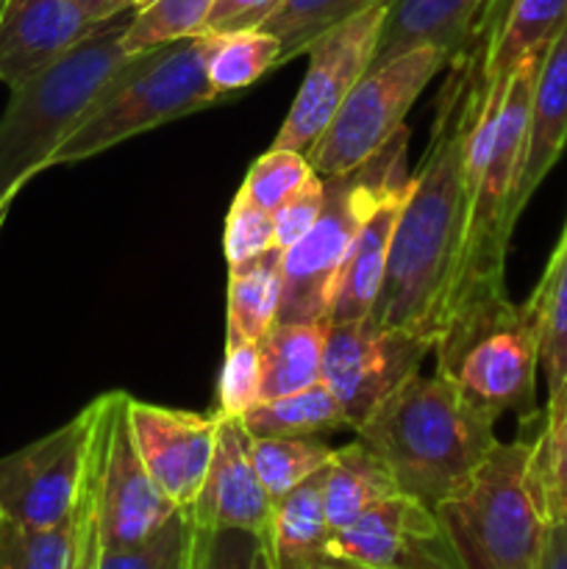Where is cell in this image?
<instances>
[{
  "instance_id": "6da1fadb",
  "label": "cell",
  "mask_w": 567,
  "mask_h": 569,
  "mask_svg": "<svg viewBox=\"0 0 567 569\" xmlns=\"http://www.w3.org/2000/svg\"><path fill=\"white\" fill-rule=\"evenodd\" d=\"M481 44L448 61L426 153L411 172L389 242L381 292L370 315L381 326L406 328L431 342L448 317L459 272L465 239V139L484 81Z\"/></svg>"
},
{
  "instance_id": "7a4b0ae2",
  "label": "cell",
  "mask_w": 567,
  "mask_h": 569,
  "mask_svg": "<svg viewBox=\"0 0 567 569\" xmlns=\"http://www.w3.org/2000/svg\"><path fill=\"white\" fill-rule=\"evenodd\" d=\"M495 422L442 376L417 372L354 433L387 465L400 495L437 509L498 442Z\"/></svg>"
},
{
  "instance_id": "3957f363",
  "label": "cell",
  "mask_w": 567,
  "mask_h": 569,
  "mask_svg": "<svg viewBox=\"0 0 567 569\" xmlns=\"http://www.w3.org/2000/svg\"><path fill=\"white\" fill-rule=\"evenodd\" d=\"M131 14L100 22L48 70L9 89V106L0 117V206L48 170L61 144L133 59L122 44Z\"/></svg>"
},
{
  "instance_id": "277c9868",
  "label": "cell",
  "mask_w": 567,
  "mask_h": 569,
  "mask_svg": "<svg viewBox=\"0 0 567 569\" xmlns=\"http://www.w3.org/2000/svg\"><path fill=\"white\" fill-rule=\"evenodd\" d=\"M537 437L495 442L437 520L459 569H539L550 517L537 478Z\"/></svg>"
},
{
  "instance_id": "5b68a950",
  "label": "cell",
  "mask_w": 567,
  "mask_h": 569,
  "mask_svg": "<svg viewBox=\"0 0 567 569\" xmlns=\"http://www.w3.org/2000/svg\"><path fill=\"white\" fill-rule=\"evenodd\" d=\"M437 376L489 417H537L539 328L528 303L504 289L470 295L450 309L434 339Z\"/></svg>"
},
{
  "instance_id": "8992f818",
  "label": "cell",
  "mask_w": 567,
  "mask_h": 569,
  "mask_svg": "<svg viewBox=\"0 0 567 569\" xmlns=\"http://www.w3.org/2000/svg\"><path fill=\"white\" fill-rule=\"evenodd\" d=\"M409 128H400L365 164L326 181V203L311 231L284 250V287L276 322H328L334 287L356 233L392 189L411 178Z\"/></svg>"
},
{
  "instance_id": "52a82bcc",
  "label": "cell",
  "mask_w": 567,
  "mask_h": 569,
  "mask_svg": "<svg viewBox=\"0 0 567 569\" xmlns=\"http://www.w3.org/2000/svg\"><path fill=\"white\" fill-rule=\"evenodd\" d=\"M206 48L209 37L200 33L133 53L109 92L61 144L50 167L92 159L137 133L153 131L165 122L220 103L222 98L211 89L206 76Z\"/></svg>"
},
{
  "instance_id": "ba28073f",
  "label": "cell",
  "mask_w": 567,
  "mask_h": 569,
  "mask_svg": "<svg viewBox=\"0 0 567 569\" xmlns=\"http://www.w3.org/2000/svg\"><path fill=\"white\" fill-rule=\"evenodd\" d=\"M448 53L437 44H417L372 64L311 148L309 161L317 176H342L381 150L404 128L406 114L422 89L448 67Z\"/></svg>"
},
{
  "instance_id": "9c48e42d",
  "label": "cell",
  "mask_w": 567,
  "mask_h": 569,
  "mask_svg": "<svg viewBox=\"0 0 567 569\" xmlns=\"http://www.w3.org/2000/svg\"><path fill=\"white\" fill-rule=\"evenodd\" d=\"M128 400L126 392H106L94 400L92 472L103 548L145 542L178 511L139 456Z\"/></svg>"
},
{
  "instance_id": "30bf717a",
  "label": "cell",
  "mask_w": 567,
  "mask_h": 569,
  "mask_svg": "<svg viewBox=\"0 0 567 569\" xmlns=\"http://www.w3.org/2000/svg\"><path fill=\"white\" fill-rule=\"evenodd\" d=\"M94 400L48 437L0 459V517L22 528L64 526L76 517L89 470Z\"/></svg>"
},
{
  "instance_id": "8fae6325",
  "label": "cell",
  "mask_w": 567,
  "mask_h": 569,
  "mask_svg": "<svg viewBox=\"0 0 567 569\" xmlns=\"http://www.w3.org/2000/svg\"><path fill=\"white\" fill-rule=\"evenodd\" d=\"M431 339L406 328L381 326L372 317L328 322L320 378L342 409L345 428L356 431L398 387L420 372Z\"/></svg>"
},
{
  "instance_id": "7c38bea8",
  "label": "cell",
  "mask_w": 567,
  "mask_h": 569,
  "mask_svg": "<svg viewBox=\"0 0 567 569\" xmlns=\"http://www.w3.org/2000/svg\"><path fill=\"white\" fill-rule=\"evenodd\" d=\"M387 11L389 3L370 6L331 26L309 44L306 50L309 70L270 148L298 150L304 156L311 153L350 89L372 67Z\"/></svg>"
},
{
  "instance_id": "4fadbf2b",
  "label": "cell",
  "mask_w": 567,
  "mask_h": 569,
  "mask_svg": "<svg viewBox=\"0 0 567 569\" xmlns=\"http://www.w3.org/2000/svg\"><path fill=\"white\" fill-rule=\"evenodd\" d=\"M456 565L437 511L406 495H389L326 548V569H450Z\"/></svg>"
},
{
  "instance_id": "5bb4252c",
  "label": "cell",
  "mask_w": 567,
  "mask_h": 569,
  "mask_svg": "<svg viewBox=\"0 0 567 569\" xmlns=\"http://www.w3.org/2000/svg\"><path fill=\"white\" fill-rule=\"evenodd\" d=\"M133 439L150 478L176 509H189L200 495L215 453L217 415L167 409L128 400Z\"/></svg>"
},
{
  "instance_id": "9a60e30c",
  "label": "cell",
  "mask_w": 567,
  "mask_h": 569,
  "mask_svg": "<svg viewBox=\"0 0 567 569\" xmlns=\"http://www.w3.org/2000/svg\"><path fill=\"white\" fill-rule=\"evenodd\" d=\"M250 433L239 417L217 415L215 453L200 495L189 506L200 531H239L261 539L270 533L272 498L267 495L253 459Z\"/></svg>"
},
{
  "instance_id": "2e32d148",
  "label": "cell",
  "mask_w": 567,
  "mask_h": 569,
  "mask_svg": "<svg viewBox=\"0 0 567 569\" xmlns=\"http://www.w3.org/2000/svg\"><path fill=\"white\" fill-rule=\"evenodd\" d=\"M98 26L76 0H6L0 11V83L14 89L39 76Z\"/></svg>"
},
{
  "instance_id": "e0dca14e",
  "label": "cell",
  "mask_w": 567,
  "mask_h": 569,
  "mask_svg": "<svg viewBox=\"0 0 567 569\" xmlns=\"http://www.w3.org/2000/svg\"><path fill=\"white\" fill-rule=\"evenodd\" d=\"M509 0H392L372 64L417 44H437L448 59L484 42Z\"/></svg>"
},
{
  "instance_id": "ac0fdd59",
  "label": "cell",
  "mask_w": 567,
  "mask_h": 569,
  "mask_svg": "<svg viewBox=\"0 0 567 569\" xmlns=\"http://www.w3.org/2000/svg\"><path fill=\"white\" fill-rule=\"evenodd\" d=\"M567 148V22L539 61L537 81L528 109L526 148H523L520 176L511 194L509 220L517 226L528 200L548 178Z\"/></svg>"
},
{
  "instance_id": "d6986e66",
  "label": "cell",
  "mask_w": 567,
  "mask_h": 569,
  "mask_svg": "<svg viewBox=\"0 0 567 569\" xmlns=\"http://www.w3.org/2000/svg\"><path fill=\"white\" fill-rule=\"evenodd\" d=\"M409 181L404 187L392 189L378 203V209L367 217L361 231L356 233L354 244H350L348 256H345L342 270H339L337 287H334L328 322L367 320L372 315V309H376L384 272H387L389 242H392L400 206H404L406 192H409Z\"/></svg>"
},
{
  "instance_id": "ffe728a7",
  "label": "cell",
  "mask_w": 567,
  "mask_h": 569,
  "mask_svg": "<svg viewBox=\"0 0 567 569\" xmlns=\"http://www.w3.org/2000/svg\"><path fill=\"white\" fill-rule=\"evenodd\" d=\"M526 303L539 328V372L548 387L543 428H554L567 415V220Z\"/></svg>"
},
{
  "instance_id": "44dd1931",
  "label": "cell",
  "mask_w": 567,
  "mask_h": 569,
  "mask_svg": "<svg viewBox=\"0 0 567 569\" xmlns=\"http://www.w3.org/2000/svg\"><path fill=\"white\" fill-rule=\"evenodd\" d=\"M567 22V0H509L481 44V72L509 78L517 64L543 56Z\"/></svg>"
},
{
  "instance_id": "7402d4cb",
  "label": "cell",
  "mask_w": 567,
  "mask_h": 569,
  "mask_svg": "<svg viewBox=\"0 0 567 569\" xmlns=\"http://www.w3.org/2000/svg\"><path fill=\"white\" fill-rule=\"evenodd\" d=\"M389 495H398L392 472L367 445L354 439L334 448L331 461L322 470V509L331 531L348 528Z\"/></svg>"
},
{
  "instance_id": "603a6c76",
  "label": "cell",
  "mask_w": 567,
  "mask_h": 569,
  "mask_svg": "<svg viewBox=\"0 0 567 569\" xmlns=\"http://www.w3.org/2000/svg\"><path fill=\"white\" fill-rule=\"evenodd\" d=\"M331 533L322 509V470L272 503L267 542L281 569H326Z\"/></svg>"
},
{
  "instance_id": "cb8c5ba5",
  "label": "cell",
  "mask_w": 567,
  "mask_h": 569,
  "mask_svg": "<svg viewBox=\"0 0 567 569\" xmlns=\"http://www.w3.org/2000/svg\"><path fill=\"white\" fill-rule=\"evenodd\" d=\"M284 287V250L228 267L226 342H259L278 320Z\"/></svg>"
},
{
  "instance_id": "d4e9b609",
  "label": "cell",
  "mask_w": 567,
  "mask_h": 569,
  "mask_svg": "<svg viewBox=\"0 0 567 569\" xmlns=\"http://www.w3.org/2000/svg\"><path fill=\"white\" fill-rule=\"evenodd\" d=\"M328 322H272L256 342L261 400L281 398L320 381Z\"/></svg>"
},
{
  "instance_id": "484cf974",
  "label": "cell",
  "mask_w": 567,
  "mask_h": 569,
  "mask_svg": "<svg viewBox=\"0 0 567 569\" xmlns=\"http://www.w3.org/2000/svg\"><path fill=\"white\" fill-rule=\"evenodd\" d=\"M245 431L253 439L276 437H320L326 431L345 428L342 409L328 383L317 381L298 392L272 400H259L248 415L239 417Z\"/></svg>"
},
{
  "instance_id": "4316f807",
  "label": "cell",
  "mask_w": 567,
  "mask_h": 569,
  "mask_svg": "<svg viewBox=\"0 0 567 569\" xmlns=\"http://www.w3.org/2000/svg\"><path fill=\"white\" fill-rule=\"evenodd\" d=\"M209 48H206V76L211 89L222 100L233 92L253 87L261 76L278 70L281 59V42L276 33L265 28H250V31H228V33H206Z\"/></svg>"
},
{
  "instance_id": "83f0119b",
  "label": "cell",
  "mask_w": 567,
  "mask_h": 569,
  "mask_svg": "<svg viewBox=\"0 0 567 569\" xmlns=\"http://www.w3.org/2000/svg\"><path fill=\"white\" fill-rule=\"evenodd\" d=\"M331 456L334 448L320 437H276L250 442V459L272 503L326 470Z\"/></svg>"
},
{
  "instance_id": "f1b7e54d",
  "label": "cell",
  "mask_w": 567,
  "mask_h": 569,
  "mask_svg": "<svg viewBox=\"0 0 567 569\" xmlns=\"http://www.w3.org/2000/svg\"><path fill=\"white\" fill-rule=\"evenodd\" d=\"M211 6L215 0H142V6L133 9L122 44L133 56L200 37L206 33Z\"/></svg>"
},
{
  "instance_id": "f546056e",
  "label": "cell",
  "mask_w": 567,
  "mask_h": 569,
  "mask_svg": "<svg viewBox=\"0 0 567 569\" xmlns=\"http://www.w3.org/2000/svg\"><path fill=\"white\" fill-rule=\"evenodd\" d=\"M198 526L189 509H178L153 537L131 548H103L100 569H195Z\"/></svg>"
},
{
  "instance_id": "4dcf8cb0",
  "label": "cell",
  "mask_w": 567,
  "mask_h": 569,
  "mask_svg": "<svg viewBox=\"0 0 567 569\" xmlns=\"http://www.w3.org/2000/svg\"><path fill=\"white\" fill-rule=\"evenodd\" d=\"M381 3H392V0H289L265 26V31L276 33L281 42L278 67L306 56L309 44L331 26Z\"/></svg>"
},
{
  "instance_id": "1f68e13d",
  "label": "cell",
  "mask_w": 567,
  "mask_h": 569,
  "mask_svg": "<svg viewBox=\"0 0 567 569\" xmlns=\"http://www.w3.org/2000/svg\"><path fill=\"white\" fill-rule=\"evenodd\" d=\"M72 539L76 517L44 531L14 526L0 517V569H70Z\"/></svg>"
},
{
  "instance_id": "d6a6232c",
  "label": "cell",
  "mask_w": 567,
  "mask_h": 569,
  "mask_svg": "<svg viewBox=\"0 0 567 569\" xmlns=\"http://www.w3.org/2000/svg\"><path fill=\"white\" fill-rule=\"evenodd\" d=\"M315 176L309 156L298 150L270 148L250 164L248 176L242 181V192L261 209L276 211L284 200L292 198L309 178Z\"/></svg>"
},
{
  "instance_id": "836d02e7",
  "label": "cell",
  "mask_w": 567,
  "mask_h": 569,
  "mask_svg": "<svg viewBox=\"0 0 567 569\" xmlns=\"http://www.w3.org/2000/svg\"><path fill=\"white\" fill-rule=\"evenodd\" d=\"M261 400L259 353L253 342H226L215 415L242 417Z\"/></svg>"
},
{
  "instance_id": "e575fe53",
  "label": "cell",
  "mask_w": 567,
  "mask_h": 569,
  "mask_svg": "<svg viewBox=\"0 0 567 569\" xmlns=\"http://www.w3.org/2000/svg\"><path fill=\"white\" fill-rule=\"evenodd\" d=\"M222 248H226L228 267L242 264V261L256 259V256L276 248V222H272V211L253 203L242 189H239L231 209H228Z\"/></svg>"
},
{
  "instance_id": "d590c367",
  "label": "cell",
  "mask_w": 567,
  "mask_h": 569,
  "mask_svg": "<svg viewBox=\"0 0 567 569\" xmlns=\"http://www.w3.org/2000/svg\"><path fill=\"white\" fill-rule=\"evenodd\" d=\"M534 465L550 522L567 520V415L554 428H539Z\"/></svg>"
},
{
  "instance_id": "8d00e7d4",
  "label": "cell",
  "mask_w": 567,
  "mask_h": 569,
  "mask_svg": "<svg viewBox=\"0 0 567 569\" xmlns=\"http://www.w3.org/2000/svg\"><path fill=\"white\" fill-rule=\"evenodd\" d=\"M322 203H326V181L320 176H311L298 192L289 200H284L276 211H272V222H276V248L289 250L298 244L311 226L320 217Z\"/></svg>"
},
{
  "instance_id": "74e56055",
  "label": "cell",
  "mask_w": 567,
  "mask_h": 569,
  "mask_svg": "<svg viewBox=\"0 0 567 569\" xmlns=\"http://www.w3.org/2000/svg\"><path fill=\"white\" fill-rule=\"evenodd\" d=\"M100 522H98V498H94V472H92V448H89V470L83 483L81 503L76 515V539H72L70 569H100Z\"/></svg>"
},
{
  "instance_id": "f35d334b",
  "label": "cell",
  "mask_w": 567,
  "mask_h": 569,
  "mask_svg": "<svg viewBox=\"0 0 567 569\" xmlns=\"http://www.w3.org/2000/svg\"><path fill=\"white\" fill-rule=\"evenodd\" d=\"M289 0H215L206 33L250 31L265 28Z\"/></svg>"
},
{
  "instance_id": "ab89813d",
  "label": "cell",
  "mask_w": 567,
  "mask_h": 569,
  "mask_svg": "<svg viewBox=\"0 0 567 569\" xmlns=\"http://www.w3.org/2000/svg\"><path fill=\"white\" fill-rule=\"evenodd\" d=\"M253 545L256 537H250V533L200 531L198 569H248Z\"/></svg>"
},
{
  "instance_id": "60d3db41",
  "label": "cell",
  "mask_w": 567,
  "mask_h": 569,
  "mask_svg": "<svg viewBox=\"0 0 567 569\" xmlns=\"http://www.w3.org/2000/svg\"><path fill=\"white\" fill-rule=\"evenodd\" d=\"M539 569H567V520L550 522Z\"/></svg>"
},
{
  "instance_id": "b9f144b4",
  "label": "cell",
  "mask_w": 567,
  "mask_h": 569,
  "mask_svg": "<svg viewBox=\"0 0 567 569\" xmlns=\"http://www.w3.org/2000/svg\"><path fill=\"white\" fill-rule=\"evenodd\" d=\"M139 3H142V0H76L78 9L94 22H106L111 20V17H120L126 14V11L139 9Z\"/></svg>"
},
{
  "instance_id": "7bdbcfd3",
  "label": "cell",
  "mask_w": 567,
  "mask_h": 569,
  "mask_svg": "<svg viewBox=\"0 0 567 569\" xmlns=\"http://www.w3.org/2000/svg\"><path fill=\"white\" fill-rule=\"evenodd\" d=\"M248 569H281L276 561V553H272L270 542H267V537L256 539L253 545V553H250V565Z\"/></svg>"
},
{
  "instance_id": "ee69618b",
  "label": "cell",
  "mask_w": 567,
  "mask_h": 569,
  "mask_svg": "<svg viewBox=\"0 0 567 569\" xmlns=\"http://www.w3.org/2000/svg\"><path fill=\"white\" fill-rule=\"evenodd\" d=\"M9 209H11V203L0 206V231H3V226H6V217H9Z\"/></svg>"
},
{
  "instance_id": "f6af8a7d",
  "label": "cell",
  "mask_w": 567,
  "mask_h": 569,
  "mask_svg": "<svg viewBox=\"0 0 567 569\" xmlns=\"http://www.w3.org/2000/svg\"><path fill=\"white\" fill-rule=\"evenodd\" d=\"M200 533V531H198ZM198 550H200V539H198ZM195 569H198V559H195Z\"/></svg>"
},
{
  "instance_id": "bcb514c9",
  "label": "cell",
  "mask_w": 567,
  "mask_h": 569,
  "mask_svg": "<svg viewBox=\"0 0 567 569\" xmlns=\"http://www.w3.org/2000/svg\"><path fill=\"white\" fill-rule=\"evenodd\" d=\"M3 3H6V0H0V11H3Z\"/></svg>"
},
{
  "instance_id": "7dc6e473",
  "label": "cell",
  "mask_w": 567,
  "mask_h": 569,
  "mask_svg": "<svg viewBox=\"0 0 567 569\" xmlns=\"http://www.w3.org/2000/svg\"><path fill=\"white\" fill-rule=\"evenodd\" d=\"M450 569H459V565H454V567H450Z\"/></svg>"
},
{
  "instance_id": "c3c4849f",
  "label": "cell",
  "mask_w": 567,
  "mask_h": 569,
  "mask_svg": "<svg viewBox=\"0 0 567 569\" xmlns=\"http://www.w3.org/2000/svg\"><path fill=\"white\" fill-rule=\"evenodd\" d=\"M139 6H142V3H139Z\"/></svg>"
}]
</instances>
